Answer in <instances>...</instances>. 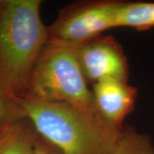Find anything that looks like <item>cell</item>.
<instances>
[{"mask_svg":"<svg viewBox=\"0 0 154 154\" xmlns=\"http://www.w3.org/2000/svg\"><path fill=\"white\" fill-rule=\"evenodd\" d=\"M18 103L38 135L65 154H113L122 136L123 128L96 109L30 98Z\"/></svg>","mask_w":154,"mask_h":154,"instance_id":"1","label":"cell"},{"mask_svg":"<svg viewBox=\"0 0 154 154\" xmlns=\"http://www.w3.org/2000/svg\"><path fill=\"white\" fill-rule=\"evenodd\" d=\"M39 0H0V88L11 99L28 96L33 68L48 42Z\"/></svg>","mask_w":154,"mask_h":154,"instance_id":"2","label":"cell"},{"mask_svg":"<svg viewBox=\"0 0 154 154\" xmlns=\"http://www.w3.org/2000/svg\"><path fill=\"white\" fill-rule=\"evenodd\" d=\"M26 98L96 109L78 61L77 45L47 42L33 68Z\"/></svg>","mask_w":154,"mask_h":154,"instance_id":"3","label":"cell"},{"mask_svg":"<svg viewBox=\"0 0 154 154\" xmlns=\"http://www.w3.org/2000/svg\"><path fill=\"white\" fill-rule=\"evenodd\" d=\"M122 1H81L67 5L47 27L48 41L79 45L116 28V13Z\"/></svg>","mask_w":154,"mask_h":154,"instance_id":"4","label":"cell"},{"mask_svg":"<svg viewBox=\"0 0 154 154\" xmlns=\"http://www.w3.org/2000/svg\"><path fill=\"white\" fill-rule=\"evenodd\" d=\"M77 57L88 83L94 85L104 79L128 82L126 56L113 36L100 35L77 45Z\"/></svg>","mask_w":154,"mask_h":154,"instance_id":"5","label":"cell"},{"mask_svg":"<svg viewBox=\"0 0 154 154\" xmlns=\"http://www.w3.org/2000/svg\"><path fill=\"white\" fill-rule=\"evenodd\" d=\"M92 93L99 114L112 125L123 128V122L134 109L137 88L128 82L104 79L94 83Z\"/></svg>","mask_w":154,"mask_h":154,"instance_id":"6","label":"cell"},{"mask_svg":"<svg viewBox=\"0 0 154 154\" xmlns=\"http://www.w3.org/2000/svg\"><path fill=\"white\" fill-rule=\"evenodd\" d=\"M36 131L27 118L14 122L0 134V154H33Z\"/></svg>","mask_w":154,"mask_h":154,"instance_id":"7","label":"cell"},{"mask_svg":"<svg viewBox=\"0 0 154 154\" xmlns=\"http://www.w3.org/2000/svg\"><path fill=\"white\" fill-rule=\"evenodd\" d=\"M115 27H127L138 31L154 28V2L122 1L116 13Z\"/></svg>","mask_w":154,"mask_h":154,"instance_id":"8","label":"cell"},{"mask_svg":"<svg viewBox=\"0 0 154 154\" xmlns=\"http://www.w3.org/2000/svg\"><path fill=\"white\" fill-rule=\"evenodd\" d=\"M113 154H154L152 139L132 127H124Z\"/></svg>","mask_w":154,"mask_h":154,"instance_id":"9","label":"cell"},{"mask_svg":"<svg viewBox=\"0 0 154 154\" xmlns=\"http://www.w3.org/2000/svg\"><path fill=\"white\" fill-rule=\"evenodd\" d=\"M25 118L18 100L8 97L0 88V126Z\"/></svg>","mask_w":154,"mask_h":154,"instance_id":"10","label":"cell"},{"mask_svg":"<svg viewBox=\"0 0 154 154\" xmlns=\"http://www.w3.org/2000/svg\"><path fill=\"white\" fill-rule=\"evenodd\" d=\"M33 154H65L36 133Z\"/></svg>","mask_w":154,"mask_h":154,"instance_id":"11","label":"cell"},{"mask_svg":"<svg viewBox=\"0 0 154 154\" xmlns=\"http://www.w3.org/2000/svg\"><path fill=\"white\" fill-rule=\"evenodd\" d=\"M11 123H12V122H11ZM11 123H8V124H5V125H3V126H0V134H1V133L3 132V131H4V130L5 129L6 127L8 126V125H10Z\"/></svg>","mask_w":154,"mask_h":154,"instance_id":"12","label":"cell"}]
</instances>
